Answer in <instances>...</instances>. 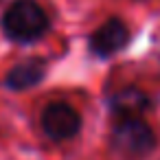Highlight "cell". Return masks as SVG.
Segmentation results:
<instances>
[{"label": "cell", "mask_w": 160, "mask_h": 160, "mask_svg": "<svg viewBox=\"0 0 160 160\" xmlns=\"http://www.w3.org/2000/svg\"><path fill=\"white\" fill-rule=\"evenodd\" d=\"M110 110L114 114V118L121 116H142L147 110H151V99L147 92H142L140 88H123L116 94L110 97Z\"/></svg>", "instance_id": "obj_6"}, {"label": "cell", "mask_w": 160, "mask_h": 160, "mask_svg": "<svg viewBox=\"0 0 160 160\" xmlns=\"http://www.w3.org/2000/svg\"><path fill=\"white\" fill-rule=\"evenodd\" d=\"M0 27L11 42L31 44L48 33L51 20L35 0H16L5 9L0 18Z\"/></svg>", "instance_id": "obj_1"}, {"label": "cell", "mask_w": 160, "mask_h": 160, "mask_svg": "<svg viewBox=\"0 0 160 160\" xmlns=\"http://www.w3.org/2000/svg\"><path fill=\"white\" fill-rule=\"evenodd\" d=\"M40 123H42L44 134L57 142L70 140L81 132V114L70 103H64V101L48 103L42 112Z\"/></svg>", "instance_id": "obj_3"}, {"label": "cell", "mask_w": 160, "mask_h": 160, "mask_svg": "<svg viewBox=\"0 0 160 160\" xmlns=\"http://www.w3.org/2000/svg\"><path fill=\"white\" fill-rule=\"evenodd\" d=\"M44 77H46V62L40 57H29V59L18 62L13 68H9V72L5 75V88L13 92L31 90L40 86Z\"/></svg>", "instance_id": "obj_5"}, {"label": "cell", "mask_w": 160, "mask_h": 160, "mask_svg": "<svg viewBox=\"0 0 160 160\" xmlns=\"http://www.w3.org/2000/svg\"><path fill=\"white\" fill-rule=\"evenodd\" d=\"M127 42H129V29L125 27V22L118 18H110L92 33L88 46L97 57H112L118 51H123Z\"/></svg>", "instance_id": "obj_4"}, {"label": "cell", "mask_w": 160, "mask_h": 160, "mask_svg": "<svg viewBox=\"0 0 160 160\" xmlns=\"http://www.w3.org/2000/svg\"><path fill=\"white\" fill-rule=\"evenodd\" d=\"M110 145L118 156L127 160H140L156 149L158 136L142 116H121L114 118Z\"/></svg>", "instance_id": "obj_2"}]
</instances>
